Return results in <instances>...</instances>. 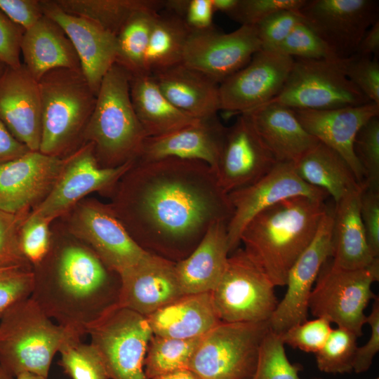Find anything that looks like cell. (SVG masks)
Masks as SVG:
<instances>
[{
  "label": "cell",
  "mask_w": 379,
  "mask_h": 379,
  "mask_svg": "<svg viewBox=\"0 0 379 379\" xmlns=\"http://www.w3.org/2000/svg\"><path fill=\"white\" fill-rule=\"evenodd\" d=\"M201 337L180 339L153 335L144 361L146 377L152 379L169 372L188 368Z\"/></svg>",
  "instance_id": "8d00e7d4"
},
{
  "label": "cell",
  "mask_w": 379,
  "mask_h": 379,
  "mask_svg": "<svg viewBox=\"0 0 379 379\" xmlns=\"http://www.w3.org/2000/svg\"><path fill=\"white\" fill-rule=\"evenodd\" d=\"M374 379H379V378H374Z\"/></svg>",
  "instance_id": "03108f58"
},
{
  "label": "cell",
  "mask_w": 379,
  "mask_h": 379,
  "mask_svg": "<svg viewBox=\"0 0 379 379\" xmlns=\"http://www.w3.org/2000/svg\"><path fill=\"white\" fill-rule=\"evenodd\" d=\"M333 209L322 218L315 236L290 269L286 292L268 321L270 328L281 335L307 320L309 300L318 275L333 254Z\"/></svg>",
  "instance_id": "5bb4252c"
},
{
  "label": "cell",
  "mask_w": 379,
  "mask_h": 379,
  "mask_svg": "<svg viewBox=\"0 0 379 379\" xmlns=\"http://www.w3.org/2000/svg\"><path fill=\"white\" fill-rule=\"evenodd\" d=\"M261 50L256 26L241 25L230 33L219 32L213 27L190 33L182 63L220 84Z\"/></svg>",
  "instance_id": "9a60e30c"
},
{
  "label": "cell",
  "mask_w": 379,
  "mask_h": 379,
  "mask_svg": "<svg viewBox=\"0 0 379 379\" xmlns=\"http://www.w3.org/2000/svg\"><path fill=\"white\" fill-rule=\"evenodd\" d=\"M130 74L114 64L105 75L83 141L91 143L100 166L114 168L135 160L147 135L130 96Z\"/></svg>",
  "instance_id": "277c9868"
},
{
  "label": "cell",
  "mask_w": 379,
  "mask_h": 379,
  "mask_svg": "<svg viewBox=\"0 0 379 379\" xmlns=\"http://www.w3.org/2000/svg\"><path fill=\"white\" fill-rule=\"evenodd\" d=\"M159 13L156 11L137 12L117 35L116 63L131 77L147 74L146 53L151 30Z\"/></svg>",
  "instance_id": "d590c367"
},
{
  "label": "cell",
  "mask_w": 379,
  "mask_h": 379,
  "mask_svg": "<svg viewBox=\"0 0 379 379\" xmlns=\"http://www.w3.org/2000/svg\"><path fill=\"white\" fill-rule=\"evenodd\" d=\"M294 58L261 50L219 84L220 110L243 114L265 105L281 91Z\"/></svg>",
  "instance_id": "ac0fdd59"
},
{
  "label": "cell",
  "mask_w": 379,
  "mask_h": 379,
  "mask_svg": "<svg viewBox=\"0 0 379 379\" xmlns=\"http://www.w3.org/2000/svg\"><path fill=\"white\" fill-rule=\"evenodd\" d=\"M0 379H15L0 366Z\"/></svg>",
  "instance_id": "6125c7cd"
},
{
  "label": "cell",
  "mask_w": 379,
  "mask_h": 379,
  "mask_svg": "<svg viewBox=\"0 0 379 379\" xmlns=\"http://www.w3.org/2000/svg\"><path fill=\"white\" fill-rule=\"evenodd\" d=\"M379 51V20L375 22L361 39L354 55L373 57Z\"/></svg>",
  "instance_id": "6f0895ef"
},
{
  "label": "cell",
  "mask_w": 379,
  "mask_h": 379,
  "mask_svg": "<svg viewBox=\"0 0 379 379\" xmlns=\"http://www.w3.org/2000/svg\"><path fill=\"white\" fill-rule=\"evenodd\" d=\"M277 163L248 117L240 114L235 122L226 128L213 171L220 187L229 194L253 184Z\"/></svg>",
  "instance_id": "d6986e66"
},
{
  "label": "cell",
  "mask_w": 379,
  "mask_h": 379,
  "mask_svg": "<svg viewBox=\"0 0 379 379\" xmlns=\"http://www.w3.org/2000/svg\"><path fill=\"white\" fill-rule=\"evenodd\" d=\"M146 317L153 335L180 339L201 337L221 322L211 292L184 295Z\"/></svg>",
  "instance_id": "4dcf8cb0"
},
{
  "label": "cell",
  "mask_w": 379,
  "mask_h": 379,
  "mask_svg": "<svg viewBox=\"0 0 379 379\" xmlns=\"http://www.w3.org/2000/svg\"><path fill=\"white\" fill-rule=\"evenodd\" d=\"M0 9L25 31L44 15L40 0H0Z\"/></svg>",
  "instance_id": "db71d44e"
},
{
  "label": "cell",
  "mask_w": 379,
  "mask_h": 379,
  "mask_svg": "<svg viewBox=\"0 0 379 379\" xmlns=\"http://www.w3.org/2000/svg\"><path fill=\"white\" fill-rule=\"evenodd\" d=\"M284 345L280 335L270 328L262 340L255 369L249 379H302L300 365L290 362Z\"/></svg>",
  "instance_id": "f35d334b"
},
{
  "label": "cell",
  "mask_w": 379,
  "mask_h": 379,
  "mask_svg": "<svg viewBox=\"0 0 379 379\" xmlns=\"http://www.w3.org/2000/svg\"><path fill=\"white\" fill-rule=\"evenodd\" d=\"M38 81L41 104L39 152L63 158L84 145L96 95L79 70L54 69Z\"/></svg>",
  "instance_id": "5b68a950"
},
{
  "label": "cell",
  "mask_w": 379,
  "mask_h": 379,
  "mask_svg": "<svg viewBox=\"0 0 379 379\" xmlns=\"http://www.w3.org/2000/svg\"><path fill=\"white\" fill-rule=\"evenodd\" d=\"M243 114L277 162L294 165L319 142L286 107L267 103Z\"/></svg>",
  "instance_id": "484cf974"
},
{
  "label": "cell",
  "mask_w": 379,
  "mask_h": 379,
  "mask_svg": "<svg viewBox=\"0 0 379 379\" xmlns=\"http://www.w3.org/2000/svg\"><path fill=\"white\" fill-rule=\"evenodd\" d=\"M191 32L181 17L161 11L149 36L145 58L146 72L152 74L181 64Z\"/></svg>",
  "instance_id": "836d02e7"
},
{
  "label": "cell",
  "mask_w": 379,
  "mask_h": 379,
  "mask_svg": "<svg viewBox=\"0 0 379 379\" xmlns=\"http://www.w3.org/2000/svg\"><path fill=\"white\" fill-rule=\"evenodd\" d=\"M6 68V66L0 62V77L2 75Z\"/></svg>",
  "instance_id": "be15d7a7"
},
{
  "label": "cell",
  "mask_w": 379,
  "mask_h": 379,
  "mask_svg": "<svg viewBox=\"0 0 379 379\" xmlns=\"http://www.w3.org/2000/svg\"><path fill=\"white\" fill-rule=\"evenodd\" d=\"M20 48L23 64L37 81L54 69L81 71L77 53L66 33L44 15L25 31Z\"/></svg>",
  "instance_id": "f546056e"
},
{
  "label": "cell",
  "mask_w": 379,
  "mask_h": 379,
  "mask_svg": "<svg viewBox=\"0 0 379 379\" xmlns=\"http://www.w3.org/2000/svg\"><path fill=\"white\" fill-rule=\"evenodd\" d=\"M227 225L213 224L194 249L175 262L177 278L185 295L211 292L219 282L230 255Z\"/></svg>",
  "instance_id": "4316f807"
},
{
  "label": "cell",
  "mask_w": 379,
  "mask_h": 379,
  "mask_svg": "<svg viewBox=\"0 0 379 379\" xmlns=\"http://www.w3.org/2000/svg\"><path fill=\"white\" fill-rule=\"evenodd\" d=\"M300 21L298 11L292 10L277 11L261 21L256 27L262 50L274 51Z\"/></svg>",
  "instance_id": "681fc988"
},
{
  "label": "cell",
  "mask_w": 379,
  "mask_h": 379,
  "mask_svg": "<svg viewBox=\"0 0 379 379\" xmlns=\"http://www.w3.org/2000/svg\"><path fill=\"white\" fill-rule=\"evenodd\" d=\"M304 128L319 142L340 154L352 168L357 181L364 182V173L354 151L360 128L378 117L379 105L366 104L328 109H293Z\"/></svg>",
  "instance_id": "cb8c5ba5"
},
{
  "label": "cell",
  "mask_w": 379,
  "mask_h": 379,
  "mask_svg": "<svg viewBox=\"0 0 379 379\" xmlns=\"http://www.w3.org/2000/svg\"><path fill=\"white\" fill-rule=\"evenodd\" d=\"M130 96L147 137L165 135L199 121L171 104L152 74L131 76Z\"/></svg>",
  "instance_id": "1f68e13d"
},
{
  "label": "cell",
  "mask_w": 379,
  "mask_h": 379,
  "mask_svg": "<svg viewBox=\"0 0 379 379\" xmlns=\"http://www.w3.org/2000/svg\"><path fill=\"white\" fill-rule=\"evenodd\" d=\"M65 11L94 21L117 36L127 21L141 11L163 10V0H54Z\"/></svg>",
  "instance_id": "e575fe53"
},
{
  "label": "cell",
  "mask_w": 379,
  "mask_h": 379,
  "mask_svg": "<svg viewBox=\"0 0 379 379\" xmlns=\"http://www.w3.org/2000/svg\"><path fill=\"white\" fill-rule=\"evenodd\" d=\"M366 324L371 327V335L367 343L357 347L352 371L361 373L371 367L373 358L379 351V298L374 299L371 313L366 316Z\"/></svg>",
  "instance_id": "f5cc1de1"
},
{
  "label": "cell",
  "mask_w": 379,
  "mask_h": 379,
  "mask_svg": "<svg viewBox=\"0 0 379 379\" xmlns=\"http://www.w3.org/2000/svg\"><path fill=\"white\" fill-rule=\"evenodd\" d=\"M30 298L56 324L83 337L118 304L120 279L82 242L53 244L34 265Z\"/></svg>",
  "instance_id": "7a4b0ae2"
},
{
  "label": "cell",
  "mask_w": 379,
  "mask_h": 379,
  "mask_svg": "<svg viewBox=\"0 0 379 379\" xmlns=\"http://www.w3.org/2000/svg\"><path fill=\"white\" fill-rule=\"evenodd\" d=\"M239 0H212V5L215 12H222L230 15L236 8Z\"/></svg>",
  "instance_id": "91938a15"
},
{
  "label": "cell",
  "mask_w": 379,
  "mask_h": 379,
  "mask_svg": "<svg viewBox=\"0 0 379 379\" xmlns=\"http://www.w3.org/2000/svg\"><path fill=\"white\" fill-rule=\"evenodd\" d=\"M365 182L350 191L333 208V254L331 263L344 270L370 265L375 259L368 245L360 215V199Z\"/></svg>",
  "instance_id": "f1b7e54d"
},
{
  "label": "cell",
  "mask_w": 379,
  "mask_h": 379,
  "mask_svg": "<svg viewBox=\"0 0 379 379\" xmlns=\"http://www.w3.org/2000/svg\"><path fill=\"white\" fill-rule=\"evenodd\" d=\"M152 379H200L189 368L180 369L158 375Z\"/></svg>",
  "instance_id": "680465c9"
},
{
  "label": "cell",
  "mask_w": 379,
  "mask_h": 379,
  "mask_svg": "<svg viewBox=\"0 0 379 379\" xmlns=\"http://www.w3.org/2000/svg\"><path fill=\"white\" fill-rule=\"evenodd\" d=\"M269 330L268 321H221L201 337L188 368L200 379H249Z\"/></svg>",
  "instance_id": "52a82bcc"
},
{
  "label": "cell",
  "mask_w": 379,
  "mask_h": 379,
  "mask_svg": "<svg viewBox=\"0 0 379 379\" xmlns=\"http://www.w3.org/2000/svg\"><path fill=\"white\" fill-rule=\"evenodd\" d=\"M226 128L216 115L165 135L147 137L135 161L143 162L169 157L194 159L205 162L213 171Z\"/></svg>",
  "instance_id": "d4e9b609"
},
{
  "label": "cell",
  "mask_w": 379,
  "mask_h": 379,
  "mask_svg": "<svg viewBox=\"0 0 379 379\" xmlns=\"http://www.w3.org/2000/svg\"><path fill=\"white\" fill-rule=\"evenodd\" d=\"M72 229L77 239L118 274L148 253L133 239L112 207L98 201L78 208L72 220Z\"/></svg>",
  "instance_id": "e0dca14e"
},
{
  "label": "cell",
  "mask_w": 379,
  "mask_h": 379,
  "mask_svg": "<svg viewBox=\"0 0 379 379\" xmlns=\"http://www.w3.org/2000/svg\"><path fill=\"white\" fill-rule=\"evenodd\" d=\"M360 215L370 251L379 258V190H363L360 199Z\"/></svg>",
  "instance_id": "f907efd6"
},
{
  "label": "cell",
  "mask_w": 379,
  "mask_h": 379,
  "mask_svg": "<svg viewBox=\"0 0 379 379\" xmlns=\"http://www.w3.org/2000/svg\"><path fill=\"white\" fill-rule=\"evenodd\" d=\"M331 324L325 318L317 317L294 325L279 335L284 345L316 354L323 347L332 330Z\"/></svg>",
  "instance_id": "f6af8a7d"
},
{
  "label": "cell",
  "mask_w": 379,
  "mask_h": 379,
  "mask_svg": "<svg viewBox=\"0 0 379 379\" xmlns=\"http://www.w3.org/2000/svg\"><path fill=\"white\" fill-rule=\"evenodd\" d=\"M110 206L146 251L174 262L187 256L208 230L228 222L233 208L213 169L194 159L134 160Z\"/></svg>",
  "instance_id": "6da1fadb"
},
{
  "label": "cell",
  "mask_w": 379,
  "mask_h": 379,
  "mask_svg": "<svg viewBox=\"0 0 379 379\" xmlns=\"http://www.w3.org/2000/svg\"><path fill=\"white\" fill-rule=\"evenodd\" d=\"M307 25L340 60L355 54L368 29L379 20L376 0H307L298 10Z\"/></svg>",
  "instance_id": "7c38bea8"
},
{
  "label": "cell",
  "mask_w": 379,
  "mask_h": 379,
  "mask_svg": "<svg viewBox=\"0 0 379 379\" xmlns=\"http://www.w3.org/2000/svg\"><path fill=\"white\" fill-rule=\"evenodd\" d=\"M33 286L32 266H17L0 270V319L13 305L31 296Z\"/></svg>",
  "instance_id": "7bdbcfd3"
},
{
  "label": "cell",
  "mask_w": 379,
  "mask_h": 379,
  "mask_svg": "<svg viewBox=\"0 0 379 379\" xmlns=\"http://www.w3.org/2000/svg\"><path fill=\"white\" fill-rule=\"evenodd\" d=\"M67 158L29 151L0 166V211L21 213L39 204L54 187Z\"/></svg>",
  "instance_id": "ffe728a7"
},
{
  "label": "cell",
  "mask_w": 379,
  "mask_h": 379,
  "mask_svg": "<svg viewBox=\"0 0 379 379\" xmlns=\"http://www.w3.org/2000/svg\"><path fill=\"white\" fill-rule=\"evenodd\" d=\"M370 102L346 77L343 60L294 58L281 91L267 103L292 109H328Z\"/></svg>",
  "instance_id": "30bf717a"
},
{
  "label": "cell",
  "mask_w": 379,
  "mask_h": 379,
  "mask_svg": "<svg viewBox=\"0 0 379 379\" xmlns=\"http://www.w3.org/2000/svg\"><path fill=\"white\" fill-rule=\"evenodd\" d=\"M24 32L0 9V62L8 67L16 68L22 64L20 46Z\"/></svg>",
  "instance_id": "816d5d0a"
},
{
  "label": "cell",
  "mask_w": 379,
  "mask_h": 379,
  "mask_svg": "<svg viewBox=\"0 0 379 379\" xmlns=\"http://www.w3.org/2000/svg\"><path fill=\"white\" fill-rule=\"evenodd\" d=\"M294 168L301 179L326 191L335 203L364 183L357 181L340 154L321 142L294 164Z\"/></svg>",
  "instance_id": "d6a6232c"
},
{
  "label": "cell",
  "mask_w": 379,
  "mask_h": 379,
  "mask_svg": "<svg viewBox=\"0 0 379 379\" xmlns=\"http://www.w3.org/2000/svg\"><path fill=\"white\" fill-rule=\"evenodd\" d=\"M357 338L345 328H332L323 347L314 354L319 370L333 374L352 372Z\"/></svg>",
  "instance_id": "74e56055"
},
{
  "label": "cell",
  "mask_w": 379,
  "mask_h": 379,
  "mask_svg": "<svg viewBox=\"0 0 379 379\" xmlns=\"http://www.w3.org/2000/svg\"><path fill=\"white\" fill-rule=\"evenodd\" d=\"M274 51L293 58L340 60L302 20Z\"/></svg>",
  "instance_id": "b9f144b4"
},
{
  "label": "cell",
  "mask_w": 379,
  "mask_h": 379,
  "mask_svg": "<svg viewBox=\"0 0 379 379\" xmlns=\"http://www.w3.org/2000/svg\"><path fill=\"white\" fill-rule=\"evenodd\" d=\"M354 151L364 173V182L371 190H379V118L368 121L359 131Z\"/></svg>",
  "instance_id": "60d3db41"
},
{
  "label": "cell",
  "mask_w": 379,
  "mask_h": 379,
  "mask_svg": "<svg viewBox=\"0 0 379 379\" xmlns=\"http://www.w3.org/2000/svg\"><path fill=\"white\" fill-rule=\"evenodd\" d=\"M214 13L212 0H187L182 18L191 32L205 31L214 27Z\"/></svg>",
  "instance_id": "11a10c76"
},
{
  "label": "cell",
  "mask_w": 379,
  "mask_h": 379,
  "mask_svg": "<svg viewBox=\"0 0 379 379\" xmlns=\"http://www.w3.org/2000/svg\"><path fill=\"white\" fill-rule=\"evenodd\" d=\"M378 279L379 258L357 270L340 269L325 262L312 288L309 310L313 316L325 318L360 337L366 320L364 310L377 297L371 286Z\"/></svg>",
  "instance_id": "9c48e42d"
},
{
  "label": "cell",
  "mask_w": 379,
  "mask_h": 379,
  "mask_svg": "<svg viewBox=\"0 0 379 379\" xmlns=\"http://www.w3.org/2000/svg\"><path fill=\"white\" fill-rule=\"evenodd\" d=\"M22 213L0 211V269L32 266L22 253L19 233Z\"/></svg>",
  "instance_id": "7dc6e473"
},
{
  "label": "cell",
  "mask_w": 379,
  "mask_h": 379,
  "mask_svg": "<svg viewBox=\"0 0 379 379\" xmlns=\"http://www.w3.org/2000/svg\"><path fill=\"white\" fill-rule=\"evenodd\" d=\"M75 337L82 338L54 323L29 297L0 319V366L14 378L23 372L48 378L55 354Z\"/></svg>",
  "instance_id": "8992f818"
},
{
  "label": "cell",
  "mask_w": 379,
  "mask_h": 379,
  "mask_svg": "<svg viewBox=\"0 0 379 379\" xmlns=\"http://www.w3.org/2000/svg\"><path fill=\"white\" fill-rule=\"evenodd\" d=\"M60 365L72 379H109L95 348L75 337L65 343L59 351Z\"/></svg>",
  "instance_id": "ab89813d"
},
{
  "label": "cell",
  "mask_w": 379,
  "mask_h": 379,
  "mask_svg": "<svg viewBox=\"0 0 379 379\" xmlns=\"http://www.w3.org/2000/svg\"><path fill=\"white\" fill-rule=\"evenodd\" d=\"M31 151L15 139L0 121V166Z\"/></svg>",
  "instance_id": "9f6ffc18"
},
{
  "label": "cell",
  "mask_w": 379,
  "mask_h": 379,
  "mask_svg": "<svg viewBox=\"0 0 379 379\" xmlns=\"http://www.w3.org/2000/svg\"><path fill=\"white\" fill-rule=\"evenodd\" d=\"M44 15L55 21L72 42L81 71L97 95L105 75L116 63L117 36L94 21L63 11L54 0H40Z\"/></svg>",
  "instance_id": "44dd1931"
},
{
  "label": "cell",
  "mask_w": 379,
  "mask_h": 379,
  "mask_svg": "<svg viewBox=\"0 0 379 379\" xmlns=\"http://www.w3.org/2000/svg\"><path fill=\"white\" fill-rule=\"evenodd\" d=\"M328 209L324 200L303 196L284 199L249 220L240 244L274 286H284L290 269L312 241Z\"/></svg>",
  "instance_id": "3957f363"
},
{
  "label": "cell",
  "mask_w": 379,
  "mask_h": 379,
  "mask_svg": "<svg viewBox=\"0 0 379 379\" xmlns=\"http://www.w3.org/2000/svg\"><path fill=\"white\" fill-rule=\"evenodd\" d=\"M7 268H8V267H7ZM3 269H6V268H2V269H0V270H3Z\"/></svg>",
  "instance_id": "e7e4bbea"
},
{
  "label": "cell",
  "mask_w": 379,
  "mask_h": 379,
  "mask_svg": "<svg viewBox=\"0 0 379 379\" xmlns=\"http://www.w3.org/2000/svg\"><path fill=\"white\" fill-rule=\"evenodd\" d=\"M175 263L148 252L137 264L119 274L118 305L147 317L184 295Z\"/></svg>",
  "instance_id": "7402d4cb"
},
{
  "label": "cell",
  "mask_w": 379,
  "mask_h": 379,
  "mask_svg": "<svg viewBox=\"0 0 379 379\" xmlns=\"http://www.w3.org/2000/svg\"><path fill=\"white\" fill-rule=\"evenodd\" d=\"M317 379H322V378H317Z\"/></svg>",
  "instance_id": "003e7915"
},
{
  "label": "cell",
  "mask_w": 379,
  "mask_h": 379,
  "mask_svg": "<svg viewBox=\"0 0 379 379\" xmlns=\"http://www.w3.org/2000/svg\"><path fill=\"white\" fill-rule=\"evenodd\" d=\"M15 379H48V378L30 372H23L18 375Z\"/></svg>",
  "instance_id": "94428289"
},
{
  "label": "cell",
  "mask_w": 379,
  "mask_h": 379,
  "mask_svg": "<svg viewBox=\"0 0 379 379\" xmlns=\"http://www.w3.org/2000/svg\"><path fill=\"white\" fill-rule=\"evenodd\" d=\"M152 75L171 104L191 117L205 119L220 110L219 84L182 63Z\"/></svg>",
  "instance_id": "83f0119b"
},
{
  "label": "cell",
  "mask_w": 379,
  "mask_h": 379,
  "mask_svg": "<svg viewBox=\"0 0 379 379\" xmlns=\"http://www.w3.org/2000/svg\"><path fill=\"white\" fill-rule=\"evenodd\" d=\"M307 0H239L229 17L241 25L257 26L270 15L284 10H300Z\"/></svg>",
  "instance_id": "c3c4849f"
},
{
  "label": "cell",
  "mask_w": 379,
  "mask_h": 379,
  "mask_svg": "<svg viewBox=\"0 0 379 379\" xmlns=\"http://www.w3.org/2000/svg\"><path fill=\"white\" fill-rule=\"evenodd\" d=\"M0 121L31 151H39L41 104L39 81L22 63L0 77Z\"/></svg>",
  "instance_id": "603a6c76"
},
{
  "label": "cell",
  "mask_w": 379,
  "mask_h": 379,
  "mask_svg": "<svg viewBox=\"0 0 379 379\" xmlns=\"http://www.w3.org/2000/svg\"><path fill=\"white\" fill-rule=\"evenodd\" d=\"M228 196L233 208L232 217L227 225L231 254L239 248L244 227L261 211L289 197L303 196L325 200L328 194L301 179L293 164L277 162L261 178L251 185L230 192Z\"/></svg>",
  "instance_id": "2e32d148"
},
{
  "label": "cell",
  "mask_w": 379,
  "mask_h": 379,
  "mask_svg": "<svg viewBox=\"0 0 379 379\" xmlns=\"http://www.w3.org/2000/svg\"><path fill=\"white\" fill-rule=\"evenodd\" d=\"M86 334L109 379H148L144 361L153 333L146 317L117 304Z\"/></svg>",
  "instance_id": "ba28073f"
},
{
  "label": "cell",
  "mask_w": 379,
  "mask_h": 379,
  "mask_svg": "<svg viewBox=\"0 0 379 379\" xmlns=\"http://www.w3.org/2000/svg\"><path fill=\"white\" fill-rule=\"evenodd\" d=\"M275 286L243 248L230 254L219 282L211 292L220 320L227 323L268 321L278 300Z\"/></svg>",
  "instance_id": "8fae6325"
},
{
  "label": "cell",
  "mask_w": 379,
  "mask_h": 379,
  "mask_svg": "<svg viewBox=\"0 0 379 379\" xmlns=\"http://www.w3.org/2000/svg\"><path fill=\"white\" fill-rule=\"evenodd\" d=\"M50 222L46 219L29 215L21 225L19 233L20 249L25 259L33 266L39 263L50 250L52 242Z\"/></svg>",
  "instance_id": "ee69618b"
},
{
  "label": "cell",
  "mask_w": 379,
  "mask_h": 379,
  "mask_svg": "<svg viewBox=\"0 0 379 379\" xmlns=\"http://www.w3.org/2000/svg\"><path fill=\"white\" fill-rule=\"evenodd\" d=\"M133 163L132 160L118 167H103L95 156L93 145L84 143L68 155L54 187L29 216L51 222L91 192H114Z\"/></svg>",
  "instance_id": "4fadbf2b"
},
{
  "label": "cell",
  "mask_w": 379,
  "mask_h": 379,
  "mask_svg": "<svg viewBox=\"0 0 379 379\" xmlns=\"http://www.w3.org/2000/svg\"><path fill=\"white\" fill-rule=\"evenodd\" d=\"M346 77L372 102L379 105V63L374 57L353 55L343 60Z\"/></svg>",
  "instance_id": "bcb514c9"
}]
</instances>
